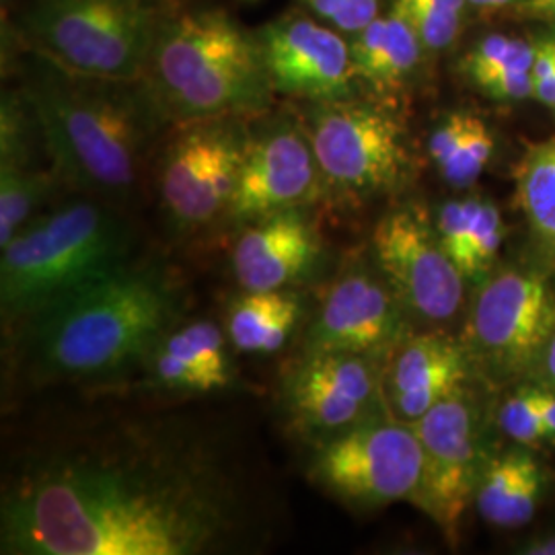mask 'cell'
<instances>
[{"label":"cell","instance_id":"cell-24","mask_svg":"<svg viewBox=\"0 0 555 555\" xmlns=\"http://www.w3.org/2000/svg\"><path fill=\"white\" fill-rule=\"evenodd\" d=\"M426 54L416 27L408 17L403 4L393 0L389 11L383 13V43L377 64L364 85L373 87L378 93H387L405 85L420 66V60Z\"/></svg>","mask_w":555,"mask_h":555},{"label":"cell","instance_id":"cell-15","mask_svg":"<svg viewBox=\"0 0 555 555\" xmlns=\"http://www.w3.org/2000/svg\"><path fill=\"white\" fill-rule=\"evenodd\" d=\"M555 334V293L535 272H504L479 291L472 313L476 350L502 373L541 360Z\"/></svg>","mask_w":555,"mask_h":555},{"label":"cell","instance_id":"cell-22","mask_svg":"<svg viewBox=\"0 0 555 555\" xmlns=\"http://www.w3.org/2000/svg\"><path fill=\"white\" fill-rule=\"evenodd\" d=\"M302 321V298L291 288L243 293L227 313V336L241 354H276Z\"/></svg>","mask_w":555,"mask_h":555},{"label":"cell","instance_id":"cell-18","mask_svg":"<svg viewBox=\"0 0 555 555\" xmlns=\"http://www.w3.org/2000/svg\"><path fill=\"white\" fill-rule=\"evenodd\" d=\"M472 373L467 348L442 334L408 336L393 352L385 399L399 422L412 424L447 397L465 389Z\"/></svg>","mask_w":555,"mask_h":555},{"label":"cell","instance_id":"cell-32","mask_svg":"<svg viewBox=\"0 0 555 555\" xmlns=\"http://www.w3.org/2000/svg\"><path fill=\"white\" fill-rule=\"evenodd\" d=\"M469 119H472V114L453 112V114L440 119L435 126V130L430 132L428 157L437 169H440L447 160L455 155L456 146L461 144V140L467 132Z\"/></svg>","mask_w":555,"mask_h":555},{"label":"cell","instance_id":"cell-36","mask_svg":"<svg viewBox=\"0 0 555 555\" xmlns=\"http://www.w3.org/2000/svg\"><path fill=\"white\" fill-rule=\"evenodd\" d=\"M520 552L527 555H555V533L533 537L522 545Z\"/></svg>","mask_w":555,"mask_h":555},{"label":"cell","instance_id":"cell-30","mask_svg":"<svg viewBox=\"0 0 555 555\" xmlns=\"http://www.w3.org/2000/svg\"><path fill=\"white\" fill-rule=\"evenodd\" d=\"M498 426L508 438L522 447L547 442L543 417L539 410V389H518L498 412Z\"/></svg>","mask_w":555,"mask_h":555},{"label":"cell","instance_id":"cell-35","mask_svg":"<svg viewBox=\"0 0 555 555\" xmlns=\"http://www.w3.org/2000/svg\"><path fill=\"white\" fill-rule=\"evenodd\" d=\"M539 410L543 417L547 442H555V391L554 389H539Z\"/></svg>","mask_w":555,"mask_h":555},{"label":"cell","instance_id":"cell-3","mask_svg":"<svg viewBox=\"0 0 555 555\" xmlns=\"http://www.w3.org/2000/svg\"><path fill=\"white\" fill-rule=\"evenodd\" d=\"M181 307L171 270L132 259L21 325L27 366L41 380L121 375L179 323Z\"/></svg>","mask_w":555,"mask_h":555},{"label":"cell","instance_id":"cell-34","mask_svg":"<svg viewBox=\"0 0 555 555\" xmlns=\"http://www.w3.org/2000/svg\"><path fill=\"white\" fill-rule=\"evenodd\" d=\"M486 95L498 101H520L533 98L531 70H508L477 85Z\"/></svg>","mask_w":555,"mask_h":555},{"label":"cell","instance_id":"cell-33","mask_svg":"<svg viewBox=\"0 0 555 555\" xmlns=\"http://www.w3.org/2000/svg\"><path fill=\"white\" fill-rule=\"evenodd\" d=\"M533 46V98L555 109V40H539Z\"/></svg>","mask_w":555,"mask_h":555},{"label":"cell","instance_id":"cell-23","mask_svg":"<svg viewBox=\"0 0 555 555\" xmlns=\"http://www.w3.org/2000/svg\"><path fill=\"white\" fill-rule=\"evenodd\" d=\"M60 185L52 167L0 165V247L40 217L41 206Z\"/></svg>","mask_w":555,"mask_h":555},{"label":"cell","instance_id":"cell-11","mask_svg":"<svg viewBox=\"0 0 555 555\" xmlns=\"http://www.w3.org/2000/svg\"><path fill=\"white\" fill-rule=\"evenodd\" d=\"M380 357L302 350L282 383L286 416L315 447L375 420L385 399Z\"/></svg>","mask_w":555,"mask_h":555},{"label":"cell","instance_id":"cell-27","mask_svg":"<svg viewBox=\"0 0 555 555\" xmlns=\"http://www.w3.org/2000/svg\"><path fill=\"white\" fill-rule=\"evenodd\" d=\"M535 46L529 41L513 40L506 36H488L461 60V73L469 82L479 85L508 70H531Z\"/></svg>","mask_w":555,"mask_h":555},{"label":"cell","instance_id":"cell-13","mask_svg":"<svg viewBox=\"0 0 555 555\" xmlns=\"http://www.w3.org/2000/svg\"><path fill=\"white\" fill-rule=\"evenodd\" d=\"M422 444L424 469L417 504L433 516L442 533L456 543L459 525L476 500L483 461L479 414L463 389L412 422Z\"/></svg>","mask_w":555,"mask_h":555},{"label":"cell","instance_id":"cell-38","mask_svg":"<svg viewBox=\"0 0 555 555\" xmlns=\"http://www.w3.org/2000/svg\"><path fill=\"white\" fill-rule=\"evenodd\" d=\"M525 0H467L469 7H476L481 11H498V9H504V7H511V4H520Z\"/></svg>","mask_w":555,"mask_h":555},{"label":"cell","instance_id":"cell-17","mask_svg":"<svg viewBox=\"0 0 555 555\" xmlns=\"http://www.w3.org/2000/svg\"><path fill=\"white\" fill-rule=\"evenodd\" d=\"M241 229L231 266L243 293L291 288L315 268L321 256L318 227L307 208L278 212Z\"/></svg>","mask_w":555,"mask_h":555},{"label":"cell","instance_id":"cell-39","mask_svg":"<svg viewBox=\"0 0 555 555\" xmlns=\"http://www.w3.org/2000/svg\"><path fill=\"white\" fill-rule=\"evenodd\" d=\"M7 2H9V0H2V7H7Z\"/></svg>","mask_w":555,"mask_h":555},{"label":"cell","instance_id":"cell-16","mask_svg":"<svg viewBox=\"0 0 555 555\" xmlns=\"http://www.w3.org/2000/svg\"><path fill=\"white\" fill-rule=\"evenodd\" d=\"M405 309L377 272L352 266L330 284L307 327L305 350L385 357L408 337Z\"/></svg>","mask_w":555,"mask_h":555},{"label":"cell","instance_id":"cell-1","mask_svg":"<svg viewBox=\"0 0 555 555\" xmlns=\"http://www.w3.org/2000/svg\"><path fill=\"white\" fill-rule=\"evenodd\" d=\"M249 515L210 442L118 426L21 461L2 492V554H219L238 547Z\"/></svg>","mask_w":555,"mask_h":555},{"label":"cell","instance_id":"cell-25","mask_svg":"<svg viewBox=\"0 0 555 555\" xmlns=\"http://www.w3.org/2000/svg\"><path fill=\"white\" fill-rule=\"evenodd\" d=\"M516 190L533 233L555 251V140L529 151L518 167Z\"/></svg>","mask_w":555,"mask_h":555},{"label":"cell","instance_id":"cell-5","mask_svg":"<svg viewBox=\"0 0 555 555\" xmlns=\"http://www.w3.org/2000/svg\"><path fill=\"white\" fill-rule=\"evenodd\" d=\"M0 249V311L15 327L132 261L134 235L119 206L79 194Z\"/></svg>","mask_w":555,"mask_h":555},{"label":"cell","instance_id":"cell-37","mask_svg":"<svg viewBox=\"0 0 555 555\" xmlns=\"http://www.w3.org/2000/svg\"><path fill=\"white\" fill-rule=\"evenodd\" d=\"M539 362L543 366V373H545V378L550 383V389L555 391V334L550 339V344H547V348H545V352H543V357H541Z\"/></svg>","mask_w":555,"mask_h":555},{"label":"cell","instance_id":"cell-28","mask_svg":"<svg viewBox=\"0 0 555 555\" xmlns=\"http://www.w3.org/2000/svg\"><path fill=\"white\" fill-rule=\"evenodd\" d=\"M414 23L428 54H440L455 43L467 0H399Z\"/></svg>","mask_w":555,"mask_h":555},{"label":"cell","instance_id":"cell-7","mask_svg":"<svg viewBox=\"0 0 555 555\" xmlns=\"http://www.w3.org/2000/svg\"><path fill=\"white\" fill-rule=\"evenodd\" d=\"M313 144L325 198L362 202L393 194L412 176L403 119L371 100L311 101L298 109Z\"/></svg>","mask_w":555,"mask_h":555},{"label":"cell","instance_id":"cell-40","mask_svg":"<svg viewBox=\"0 0 555 555\" xmlns=\"http://www.w3.org/2000/svg\"><path fill=\"white\" fill-rule=\"evenodd\" d=\"M249 2H254V0H249Z\"/></svg>","mask_w":555,"mask_h":555},{"label":"cell","instance_id":"cell-12","mask_svg":"<svg viewBox=\"0 0 555 555\" xmlns=\"http://www.w3.org/2000/svg\"><path fill=\"white\" fill-rule=\"evenodd\" d=\"M373 258L408 315L444 323L459 313L465 276L440 245L437 229L414 206L378 220Z\"/></svg>","mask_w":555,"mask_h":555},{"label":"cell","instance_id":"cell-19","mask_svg":"<svg viewBox=\"0 0 555 555\" xmlns=\"http://www.w3.org/2000/svg\"><path fill=\"white\" fill-rule=\"evenodd\" d=\"M231 348L227 332L210 319L176 323L142 362L146 385L188 396L222 391L235 378Z\"/></svg>","mask_w":555,"mask_h":555},{"label":"cell","instance_id":"cell-31","mask_svg":"<svg viewBox=\"0 0 555 555\" xmlns=\"http://www.w3.org/2000/svg\"><path fill=\"white\" fill-rule=\"evenodd\" d=\"M302 11L344 36H354L383 13V0H297Z\"/></svg>","mask_w":555,"mask_h":555},{"label":"cell","instance_id":"cell-20","mask_svg":"<svg viewBox=\"0 0 555 555\" xmlns=\"http://www.w3.org/2000/svg\"><path fill=\"white\" fill-rule=\"evenodd\" d=\"M545 477L535 456L522 451L483 463L477 481L476 506L483 520L502 529L527 525L543 496Z\"/></svg>","mask_w":555,"mask_h":555},{"label":"cell","instance_id":"cell-14","mask_svg":"<svg viewBox=\"0 0 555 555\" xmlns=\"http://www.w3.org/2000/svg\"><path fill=\"white\" fill-rule=\"evenodd\" d=\"M276 95L300 103L358 95L350 38L307 11H293L256 29Z\"/></svg>","mask_w":555,"mask_h":555},{"label":"cell","instance_id":"cell-26","mask_svg":"<svg viewBox=\"0 0 555 555\" xmlns=\"http://www.w3.org/2000/svg\"><path fill=\"white\" fill-rule=\"evenodd\" d=\"M38 146L43 149L40 121L25 93L4 89L0 100V165L36 167Z\"/></svg>","mask_w":555,"mask_h":555},{"label":"cell","instance_id":"cell-9","mask_svg":"<svg viewBox=\"0 0 555 555\" xmlns=\"http://www.w3.org/2000/svg\"><path fill=\"white\" fill-rule=\"evenodd\" d=\"M424 455L412 424L375 417L315 447L309 476L352 508L417 500Z\"/></svg>","mask_w":555,"mask_h":555},{"label":"cell","instance_id":"cell-6","mask_svg":"<svg viewBox=\"0 0 555 555\" xmlns=\"http://www.w3.org/2000/svg\"><path fill=\"white\" fill-rule=\"evenodd\" d=\"M167 11L163 0H27L11 38L80 75L140 79Z\"/></svg>","mask_w":555,"mask_h":555},{"label":"cell","instance_id":"cell-4","mask_svg":"<svg viewBox=\"0 0 555 555\" xmlns=\"http://www.w3.org/2000/svg\"><path fill=\"white\" fill-rule=\"evenodd\" d=\"M144 79L171 121L243 116L272 109L258 34L219 7L167 11Z\"/></svg>","mask_w":555,"mask_h":555},{"label":"cell","instance_id":"cell-2","mask_svg":"<svg viewBox=\"0 0 555 555\" xmlns=\"http://www.w3.org/2000/svg\"><path fill=\"white\" fill-rule=\"evenodd\" d=\"M15 68L62 185L121 208L173 124L149 80L80 75L31 50Z\"/></svg>","mask_w":555,"mask_h":555},{"label":"cell","instance_id":"cell-8","mask_svg":"<svg viewBox=\"0 0 555 555\" xmlns=\"http://www.w3.org/2000/svg\"><path fill=\"white\" fill-rule=\"evenodd\" d=\"M251 118L176 121L159 144L155 185L173 233H194L227 219L245 159Z\"/></svg>","mask_w":555,"mask_h":555},{"label":"cell","instance_id":"cell-10","mask_svg":"<svg viewBox=\"0 0 555 555\" xmlns=\"http://www.w3.org/2000/svg\"><path fill=\"white\" fill-rule=\"evenodd\" d=\"M323 198V176L300 114L268 109L251 118L227 219L245 227L278 212L309 208Z\"/></svg>","mask_w":555,"mask_h":555},{"label":"cell","instance_id":"cell-21","mask_svg":"<svg viewBox=\"0 0 555 555\" xmlns=\"http://www.w3.org/2000/svg\"><path fill=\"white\" fill-rule=\"evenodd\" d=\"M435 229L440 245L465 280L483 276L494 266L504 238V222L490 199H449L438 210Z\"/></svg>","mask_w":555,"mask_h":555},{"label":"cell","instance_id":"cell-29","mask_svg":"<svg viewBox=\"0 0 555 555\" xmlns=\"http://www.w3.org/2000/svg\"><path fill=\"white\" fill-rule=\"evenodd\" d=\"M494 149L496 142L492 130L483 119L472 114L467 132L456 146L455 155L438 169V173L453 188H467L476 183L477 178L486 171L494 157Z\"/></svg>","mask_w":555,"mask_h":555}]
</instances>
